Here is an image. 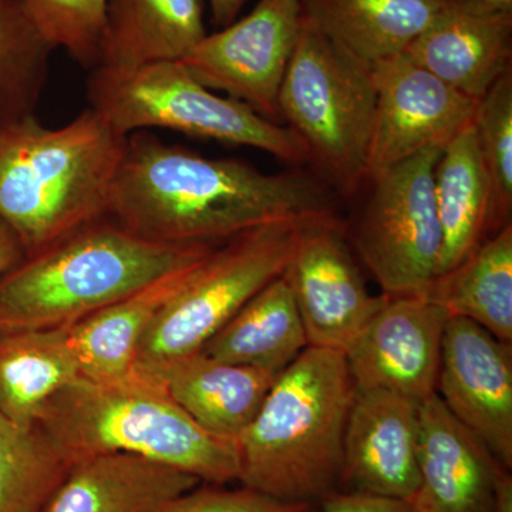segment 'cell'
<instances>
[{"label":"cell","mask_w":512,"mask_h":512,"mask_svg":"<svg viewBox=\"0 0 512 512\" xmlns=\"http://www.w3.org/2000/svg\"><path fill=\"white\" fill-rule=\"evenodd\" d=\"M376 113L367 173L392 167L426 150L446 146L473 123L478 101L399 53L370 64Z\"/></svg>","instance_id":"cell-12"},{"label":"cell","mask_w":512,"mask_h":512,"mask_svg":"<svg viewBox=\"0 0 512 512\" xmlns=\"http://www.w3.org/2000/svg\"><path fill=\"white\" fill-rule=\"evenodd\" d=\"M484 2L491 3V5L500 6L504 9H512V0H484Z\"/></svg>","instance_id":"cell-36"},{"label":"cell","mask_w":512,"mask_h":512,"mask_svg":"<svg viewBox=\"0 0 512 512\" xmlns=\"http://www.w3.org/2000/svg\"><path fill=\"white\" fill-rule=\"evenodd\" d=\"M200 484L156 461L101 454L74 464L43 512H157Z\"/></svg>","instance_id":"cell-20"},{"label":"cell","mask_w":512,"mask_h":512,"mask_svg":"<svg viewBox=\"0 0 512 512\" xmlns=\"http://www.w3.org/2000/svg\"><path fill=\"white\" fill-rule=\"evenodd\" d=\"M441 150L429 147L366 175L369 194L345 234L384 295L424 292L437 276L441 228L434 170Z\"/></svg>","instance_id":"cell-9"},{"label":"cell","mask_w":512,"mask_h":512,"mask_svg":"<svg viewBox=\"0 0 512 512\" xmlns=\"http://www.w3.org/2000/svg\"><path fill=\"white\" fill-rule=\"evenodd\" d=\"M157 512H319L315 503L276 500L251 488L227 490L210 484L192 488Z\"/></svg>","instance_id":"cell-31"},{"label":"cell","mask_w":512,"mask_h":512,"mask_svg":"<svg viewBox=\"0 0 512 512\" xmlns=\"http://www.w3.org/2000/svg\"><path fill=\"white\" fill-rule=\"evenodd\" d=\"M201 262L164 276L69 326L80 376L93 382H119L133 375L138 345L148 326Z\"/></svg>","instance_id":"cell-21"},{"label":"cell","mask_w":512,"mask_h":512,"mask_svg":"<svg viewBox=\"0 0 512 512\" xmlns=\"http://www.w3.org/2000/svg\"><path fill=\"white\" fill-rule=\"evenodd\" d=\"M434 200L441 228L437 268L440 276L456 268L481 242L490 238V184L473 123L441 150L434 170Z\"/></svg>","instance_id":"cell-23"},{"label":"cell","mask_w":512,"mask_h":512,"mask_svg":"<svg viewBox=\"0 0 512 512\" xmlns=\"http://www.w3.org/2000/svg\"><path fill=\"white\" fill-rule=\"evenodd\" d=\"M355 392L343 352L302 350L235 440L239 483L289 503H316L338 491Z\"/></svg>","instance_id":"cell-2"},{"label":"cell","mask_w":512,"mask_h":512,"mask_svg":"<svg viewBox=\"0 0 512 512\" xmlns=\"http://www.w3.org/2000/svg\"><path fill=\"white\" fill-rule=\"evenodd\" d=\"M448 315L423 293L387 296L345 350L356 390H386L423 402L436 393Z\"/></svg>","instance_id":"cell-13"},{"label":"cell","mask_w":512,"mask_h":512,"mask_svg":"<svg viewBox=\"0 0 512 512\" xmlns=\"http://www.w3.org/2000/svg\"><path fill=\"white\" fill-rule=\"evenodd\" d=\"M248 0H210L212 20L215 25L227 28L235 22Z\"/></svg>","instance_id":"cell-34"},{"label":"cell","mask_w":512,"mask_h":512,"mask_svg":"<svg viewBox=\"0 0 512 512\" xmlns=\"http://www.w3.org/2000/svg\"><path fill=\"white\" fill-rule=\"evenodd\" d=\"M477 147L488 184L490 237L511 224L512 214V69L478 100L473 119Z\"/></svg>","instance_id":"cell-29"},{"label":"cell","mask_w":512,"mask_h":512,"mask_svg":"<svg viewBox=\"0 0 512 512\" xmlns=\"http://www.w3.org/2000/svg\"><path fill=\"white\" fill-rule=\"evenodd\" d=\"M126 138L92 107L62 127H0V220L25 256L106 215Z\"/></svg>","instance_id":"cell-4"},{"label":"cell","mask_w":512,"mask_h":512,"mask_svg":"<svg viewBox=\"0 0 512 512\" xmlns=\"http://www.w3.org/2000/svg\"><path fill=\"white\" fill-rule=\"evenodd\" d=\"M137 375L160 384L202 429L234 441L254 420L278 376L221 362L201 350Z\"/></svg>","instance_id":"cell-18"},{"label":"cell","mask_w":512,"mask_h":512,"mask_svg":"<svg viewBox=\"0 0 512 512\" xmlns=\"http://www.w3.org/2000/svg\"><path fill=\"white\" fill-rule=\"evenodd\" d=\"M80 377L67 328L0 333V414L36 424L50 397Z\"/></svg>","instance_id":"cell-26"},{"label":"cell","mask_w":512,"mask_h":512,"mask_svg":"<svg viewBox=\"0 0 512 512\" xmlns=\"http://www.w3.org/2000/svg\"><path fill=\"white\" fill-rule=\"evenodd\" d=\"M501 467L436 393L420 403V481L410 500L414 512H494Z\"/></svg>","instance_id":"cell-17"},{"label":"cell","mask_w":512,"mask_h":512,"mask_svg":"<svg viewBox=\"0 0 512 512\" xmlns=\"http://www.w3.org/2000/svg\"><path fill=\"white\" fill-rule=\"evenodd\" d=\"M53 50L23 0H0V127L36 116Z\"/></svg>","instance_id":"cell-27"},{"label":"cell","mask_w":512,"mask_h":512,"mask_svg":"<svg viewBox=\"0 0 512 512\" xmlns=\"http://www.w3.org/2000/svg\"><path fill=\"white\" fill-rule=\"evenodd\" d=\"M73 466L37 424L0 414V512H43Z\"/></svg>","instance_id":"cell-28"},{"label":"cell","mask_w":512,"mask_h":512,"mask_svg":"<svg viewBox=\"0 0 512 512\" xmlns=\"http://www.w3.org/2000/svg\"><path fill=\"white\" fill-rule=\"evenodd\" d=\"M217 247L157 244L104 215L0 276V333L69 328Z\"/></svg>","instance_id":"cell-3"},{"label":"cell","mask_w":512,"mask_h":512,"mask_svg":"<svg viewBox=\"0 0 512 512\" xmlns=\"http://www.w3.org/2000/svg\"><path fill=\"white\" fill-rule=\"evenodd\" d=\"M404 53L448 86L481 100L512 69V9L448 0Z\"/></svg>","instance_id":"cell-16"},{"label":"cell","mask_w":512,"mask_h":512,"mask_svg":"<svg viewBox=\"0 0 512 512\" xmlns=\"http://www.w3.org/2000/svg\"><path fill=\"white\" fill-rule=\"evenodd\" d=\"M25 258L22 244L12 229L0 220V276L10 271Z\"/></svg>","instance_id":"cell-33"},{"label":"cell","mask_w":512,"mask_h":512,"mask_svg":"<svg viewBox=\"0 0 512 512\" xmlns=\"http://www.w3.org/2000/svg\"><path fill=\"white\" fill-rule=\"evenodd\" d=\"M305 222L261 225L212 249L148 326L134 373L201 350L256 293L284 275Z\"/></svg>","instance_id":"cell-8"},{"label":"cell","mask_w":512,"mask_h":512,"mask_svg":"<svg viewBox=\"0 0 512 512\" xmlns=\"http://www.w3.org/2000/svg\"><path fill=\"white\" fill-rule=\"evenodd\" d=\"M421 293L448 315L471 320L512 345V224L481 242Z\"/></svg>","instance_id":"cell-25"},{"label":"cell","mask_w":512,"mask_h":512,"mask_svg":"<svg viewBox=\"0 0 512 512\" xmlns=\"http://www.w3.org/2000/svg\"><path fill=\"white\" fill-rule=\"evenodd\" d=\"M284 278L313 348L345 353L386 301L367 291L338 217L302 225Z\"/></svg>","instance_id":"cell-11"},{"label":"cell","mask_w":512,"mask_h":512,"mask_svg":"<svg viewBox=\"0 0 512 512\" xmlns=\"http://www.w3.org/2000/svg\"><path fill=\"white\" fill-rule=\"evenodd\" d=\"M301 30V0H259L245 18L205 36L181 63L208 89L222 90L275 121Z\"/></svg>","instance_id":"cell-10"},{"label":"cell","mask_w":512,"mask_h":512,"mask_svg":"<svg viewBox=\"0 0 512 512\" xmlns=\"http://www.w3.org/2000/svg\"><path fill=\"white\" fill-rule=\"evenodd\" d=\"M322 512H414L407 501L376 495L335 491L322 500Z\"/></svg>","instance_id":"cell-32"},{"label":"cell","mask_w":512,"mask_h":512,"mask_svg":"<svg viewBox=\"0 0 512 512\" xmlns=\"http://www.w3.org/2000/svg\"><path fill=\"white\" fill-rule=\"evenodd\" d=\"M89 107L123 136L165 128L231 146L256 148L291 164L306 163L298 138L248 104L221 97L181 62L148 64L128 72L93 69Z\"/></svg>","instance_id":"cell-7"},{"label":"cell","mask_w":512,"mask_h":512,"mask_svg":"<svg viewBox=\"0 0 512 512\" xmlns=\"http://www.w3.org/2000/svg\"><path fill=\"white\" fill-rule=\"evenodd\" d=\"M278 104L279 117L302 144L312 173L333 191L355 195L366 178L375 123L370 64L302 19Z\"/></svg>","instance_id":"cell-6"},{"label":"cell","mask_w":512,"mask_h":512,"mask_svg":"<svg viewBox=\"0 0 512 512\" xmlns=\"http://www.w3.org/2000/svg\"><path fill=\"white\" fill-rule=\"evenodd\" d=\"M55 49L93 70L99 63L107 0H23Z\"/></svg>","instance_id":"cell-30"},{"label":"cell","mask_w":512,"mask_h":512,"mask_svg":"<svg viewBox=\"0 0 512 512\" xmlns=\"http://www.w3.org/2000/svg\"><path fill=\"white\" fill-rule=\"evenodd\" d=\"M106 215L138 238L167 245H220L272 222L338 217L335 191L313 173H262L147 131L126 138Z\"/></svg>","instance_id":"cell-1"},{"label":"cell","mask_w":512,"mask_h":512,"mask_svg":"<svg viewBox=\"0 0 512 512\" xmlns=\"http://www.w3.org/2000/svg\"><path fill=\"white\" fill-rule=\"evenodd\" d=\"M436 394L448 412L512 467V349L471 320L444 328Z\"/></svg>","instance_id":"cell-14"},{"label":"cell","mask_w":512,"mask_h":512,"mask_svg":"<svg viewBox=\"0 0 512 512\" xmlns=\"http://www.w3.org/2000/svg\"><path fill=\"white\" fill-rule=\"evenodd\" d=\"M207 35L204 0H107L94 69L181 62Z\"/></svg>","instance_id":"cell-19"},{"label":"cell","mask_w":512,"mask_h":512,"mask_svg":"<svg viewBox=\"0 0 512 512\" xmlns=\"http://www.w3.org/2000/svg\"><path fill=\"white\" fill-rule=\"evenodd\" d=\"M36 424L72 466L101 454H128L201 483L238 481L235 441L202 429L160 384L137 373L119 382L77 377L47 400Z\"/></svg>","instance_id":"cell-5"},{"label":"cell","mask_w":512,"mask_h":512,"mask_svg":"<svg viewBox=\"0 0 512 512\" xmlns=\"http://www.w3.org/2000/svg\"><path fill=\"white\" fill-rule=\"evenodd\" d=\"M494 512H512V478L510 470L504 467L497 474Z\"/></svg>","instance_id":"cell-35"},{"label":"cell","mask_w":512,"mask_h":512,"mask_svg":"<svg viewBox=\"0 0 512 512\" xmlns=\"http://www.w3.org/2000/svg\"><path fill=\"white\" fill-rule=\"evenodd\" d=\"M420 402L356 390L350 407L340 484L355 493L410 503L419 488Z\"/></svg>","instance_id":"cell-15"},{"label":"cell","mask_w":512,"mask_h":512,"mask_svg":"<svg viewBox=\"0 0 512 512\" xmlns=\"http://www.w3.org/2000/svg\"><path fill=\"white\" fill-rule=\"evenodd\" d=\"M448 0H301L302 19L367 64L406 52Z\"/></svg>","instance_id":"cell-22"},{"label":"cell","mask_w":512,"mask_h":512,"mask_svg":"<svg viewBox=\"0 0 512 512\" xmlns=\"http://www.w3.org/2000/svg\"><path fill=\"white\" fill-rule=\"evenodd\" d=\"M306 348L301 315L282 275L245 303L201 352L221 362L279 375Z\"/></svg>","instance_id":"cell-24"}]
</instances>
